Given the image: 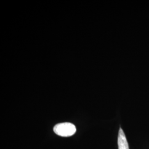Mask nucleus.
Segmentation results:
<instances>
[{
    "label": "nucleus",
    "instance_id": "nucleus-1",
    "mask_svg": "<svg viewBox=\"0 0 149 149\" xmlns=\"http://www.w3.org/2000/svg\"><path fill=\"white\" fill-rule=\"evenodd\" d=\"M53 130L55 133L63 137L71 136L76 132V128L74 125L68 122L59 123L55 125Z\"/></svg>",
    "mask_w": 149,
    "mask_h": 149
},
{
    "label": "nucleus",
    "instance_id": "nucleus-2",
    "mask_svg": "<svg viewBox=\"0 0 149 149\" xmlns=\"http://www.w3.org/2000/svg\"><path fill=\"white\" fill-rule=\"evenodd\" d=\"M118 149H129L128 141L122 129L120 128L118 138Z\"/></svg>",
    "mask_w": 149,
    "mask_h": 149
}]
</instances>
